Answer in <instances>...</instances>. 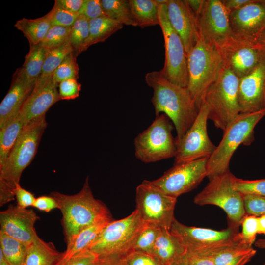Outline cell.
<instances>
[{"instance_id":"cell-1","label":"cell","mask_w":265,"mask_h":265,"mask_svg":"<svg viewBox=\"0 0 265 265\" xmlns=\"http://www.w3.org/2000/svg\"><path fill=\"white\" fill-rule=\"evenodd\" d=\"M148 86L153 89L151 99L156 116L162 112L173 122L180 139L196 119L199 109L186 87L175 84L165 78L160 71L147 73Z\"/></svg>"},{"instance_id":"cell-2","label":"cell","mask_w":265,"mask_h":265,"mask_svg":"<svg viewBox=\"0 0 265 265\" xmlns=\"http://www.w3.org/2000/svg\"><path fill=\"white\" fill-rule=\"evenodd\" d=\"M47 126L45 115L34 119L21 131L3 164L0 166V205L14 200L23 171L30 164Z\"/></svg>"},{"instance_id":"cell-3","label":"cell","mask_w":265,"mask_h":265,"mask_svg":"<svg viewBox=\"0 0 265 265\" xmlns=\"http://www.w3.org/2000/svg\"><path fill=\"white\" fill-rule=\"evenodd\" d=\"M50 195L56 201L62 213L61 224L67 245L84 229L100 221L112 219L106 206L94 197L88 176L77 194L67 195L54 191Z\"/></svg>"},{"instance_id":"cell-4","label":"cell","mask_w":265,"mask_h":265,"mask_svg":"<svg viewBox=\"0 0 265 265\" xmlns=\"http://www.w3.org/2000/svg\"><path fill=\"white\" fill-rule=\"evenodd\" d=\"M169 230L189 255L211 257L229 248L249 246L244 241L239 228L233 226H228L225 229L215 230L187 226L175 218Z\"/></svg>"},{"instance_id":"cell-5","label":"cell","mask_w":265,"mask_h":265,"mask_svg":"<svg viewBox=\"0 0 265 265\" xmlns=\"http://www.w3.org/2000/svg\"><path fill=\"white\" fill-rule=\"evenodd\" d=\"M265 116V108L250 113H240L225 131L222 138L207 164L209 179L229 170L231 159L241 144L250 145L254 140V128Z\"/></svg>"},{"instance_id":"cell-6","label":"cell","mask_w":265,"mask_h":265,"mask_svg":"<svg viewBox=\"0 0 265 265\" xmlns=\"http://www.w3.org/2000/svg\"><path fill=\"white\" fill-rule=\"evenodd\" d=\"M239 79L223 67L217 79L207 90L203 100L208 119L223 132L240 113L238 102Z\"/></svg>"},{"instance_id":"cell-7","label":"cell","mask_w":265,"mask_h":265,"mask_svg":"<svg viewBox=\"0 0 265 265\" xmlns=\"http://www.w3.org/2000/svg\"><path fill=\"white\" fill-rule=\"evenodd\" d=\"M188 81L187 89L199 110L205 93L217 79L223 68L219 51L200 39L187 55Z\"/></svg>"},{"instance_id":"cell-8","label":"cell","mask_w":265,"mask_h":265,"mask_svg":"<svg viewBox=\"0 0 265 265\" xmlns=\"http://www.w3.org/2000/svg\"><path fill=\"white\" fill-rule=\"evenodd\" d=\"M235 176L229 171L209 179L206 186L194 199L197 205H212L226 213L228 226L238 227L246 215L242 195L233 186Z\"/></svg>"},{"instance_id":"cell-9","label":"cell","mask_w":265,"mask_h":265,"mask_svg":"<svg viewBox=\"0 0 265 265\" xmlns=\"http://www.w3.org/2000/svg\"><path fill=\"white\" fill-rule=\"evenodd\" d=\"M173 126L165 114L156 116L153 123L134 141L135 156L144 163L175 157L177 147L172 132Z\"/></svg>"},{"instance_id":"cell-10","label":"cell","mask_w":265,"mask_h":265,"mask_svg":"<svg viewBox=\"0 0 265 265\" xmlns=\"http://www.w3.org/2000/svg\"><path fill=\"white\" fill-rule=\"evenodd\" d=\"M144 224L136 210L123 219L112 220L104 228L89 250L98 257L123 256L131 251L133 241Z\"/></svg>"},{"instance_id":"cell-11","label":"cell","mask_w":265,"mask_h":265,"mask_svg":"<svg viewBox=\"0 0 265 265\" xmlns=\"http://www.w3.org/2000/svg\"><path fill=\"white\" fill-rule=\"evenodd\" d=\"M159 20L164 40L165 57L163 67L160 71L170 82L187 87L188 81L187 55L180 36L169 21L166 4L159 5Z\"/></svg>"},{"instance_id":"cell-12","label":"cell","mask_w":265,"mask_h":265,"mask_svg":"<svg viewBox=\"0 0 265 265\" xmlns=\"http://www.w3.org/2000/svg\"><path fill=\"white\" fill-rule=\"evenodd\" d=\"M136 209L144 223L170 229L175 219L177 198L155 186L151 181L144 180L136 189Z\"/></svg>"},{"instance_id":"cell-13","label":"cell","mask_w":265,"mask_h":265,"mask_svg":"<svg viewBox=\"0 0 265 265\" xmlns=\"http://www.w3.org/2000/svg\"><path fill=\"white\" fill-rule=\"evenodd\" d=\"M208 109L203 102L198 115L183 137L176 140V154L174 164L209 158L216 147L210 140L207 132Z\"/></svg>"},{"instance_id":"cell-14","label":"cell","mask_w":265,"mask_h":265,"mask_svg":"<svg viewBox=\"0 0 265 265\" xmlns=\"http://www.w3.org/2000/svg\"><path fill=\"white\" fill-rule=\"evenodd\" d=\"M208 158L174 164L152 184L165 194L177 198L196 187L207 177Z\"/></svg>"},{"instance_id":"cell-15","label":"cell","mask_w":265,"mask_h":265,"mask_svg":"<svg viewBox=\"0 0 265 265\" xmlns=\"http://www.w3.org/2000/svg\"><path fill=\"white\" fill-rule=\"evenodd\" d=\"M229 14L221 0H205L196 16L200 39L218 50L232 36Z\"/></svg>"},{"instance_id":"cell-16","label":"cell","mask_w":265,"mask_h":265,"mask_svg":"<svg viewBox=\"0 0 265 265\" xmlns=\"http://www.w3.org/2000/svg\"><path fill=\"white\" fill-rule=\"evenodd\" d=\"M223 67L239 79L251 72L265 52L257 41L232 36L218 50Z\"/></svg>"},{"instance_id":"cell-17","label":"cell","mask_w":265,"mask_h":265,"mask_svg":"<svg viewBox=\"0 0 265 265\" xmlns=\"http://www.w3.org/2000/svg\"><path fill=\"white\" fill-rule=\"evenodd\" d=\"M238 102L240 113H254L265 108V52L254 69L239 79Z\"/></svg>"},{"instance_id":"cell-18","label":"cell","mask_w":265,"mask_h":265,"mask_svg":"<svg viewBox=\"0 0 265 265\" xmlns=\"http://www.w3.org/2000/svg\"><path fill=\"white\" fill-rule=\"evenodd\" d=\"M229 19L233 36L257 41L265 29V0H252L231 11Z\"/></svg>"},{"instance_id":"cell-19","label":"cell","mask_w":265,"mask_h":265,"mask_svg":"<svg viewBox=\"0 0 265 265\" xmlns=\"http://www.w3.org/2000/svg\"><path fill=\"white\" fill-rule=\"evenodd\" d=\"M39 217L32 209L10 205L0 212V230L8 236L30 245L37 233L35 222Z\"/></svg>"},{"instance_id":"cell-20","label":"cell","mask_w":265,"mask_h":265,"mask_svg":"<svg viewBox=\"0 0 265 265\" xmlns=\"http://www.w3.org/2000/svg\"><path fill=\"white\" fill-rule=\"evenodd\" d=\"M58 86L53 76L47 79L37 80L32 92L18 113L25 126L34 119L45 116L49 108L61 100Z\"/></svg>"},{"instance_id":"cell-21","label":"cell","mask_w":265,"mask_h":265,"mask_svg":"<svg viewBox=\"0 0 265 265\" xmlns=\"http://www.w3.org/2000/svg\"><path fill=\"white\" fill-rule=\"evenodd\" d=\"M166 5L169 21L180 36L187 55L200 39L196 17L185 0H169Z\"/></svg>"},{"instance_id":"cell-22","label":"cell","mask_w":265,"mask_h":265,"mask_svg":"<svg viewBox=\"0 0 265 265\" xmlns=\"http://www.w3.org/2000/svg\"><path fill=\"white\" fill-rule=\"evenodd\" d=\"M35 83L28 79L22 68L16 70L10 88L0 104V130L17 116Z\"/></svg>"},{"instance_id":"cell-23","label":"cell","mask_w":265,"mask_h":265,"mask_svg":"<svg viewBox=\"0 0 265 265\" xmlns=\"http://www.w3.org/2000/svg\"><path fill=\"white\" fill-rule=\"evenodd\" d=\"M163 265H171L186 254L178 239L166 228H161L152 252Z\"/></svg>"},{"instance_id":"cell-24","label":"cell","mask_w":265,"mask_h":265,"mask_svg":"<svg viewBox=\"0 0 265 265\" xmlns=\"http://www.w3.org/2000/svg\"><path fill=\"white\" fill-rule=\"evenodd\" d=\"M62 254L53 243L45 241L36 233L28 247L22 265H55Z\"/></svg>"},{"instance_id":"cell-25","label":"cell","mask_w":265,"mask_h":265,"mask_svg":"<svg viewBox=\"0 0 265 265\" xmlns=\"http://www.w3.org/2000/svg\"><path fill=\"white\" fill-rule=\"evenodd\" d=\"M112 219L104 220L93 224L79 232L67 244L59 260L55 265H63L74 255L89 249L104 228Z\"/></svg>"},{"instance_id":"cell-26","label":"cell","mask_w":265,"mask_h":265,"mask_svg":"<svg viewBox=\"0 0 265 265\" xmlns=\"http://www.w3.org/2000/svg\"><path fill=\"white\" fill-rule=\"evenodd\" d=\"M129 2L137 26L144 28L159 25V5L156 0H129Z\"/></svg>"},{"instance_id":"cell-27","label":"cell","mask_w":265,"mask_h":265,"mask_svg":"<svg viewBox=\"0 0 265 265\" xmlns=\"http://www.w3.org/2000/svg\"><path fill=\"white\" fill-rule=\"evenodd\" d=\"M14 26L23 33L30 45H34L40 44L47 34L51 25L47 14L34 19L23 18L17 21Z\"/></svg>"},{"instance_id":"cell-28","label":"cell","mask_w":265,"mask_h":265,"mask_svg":"<svg viewBox=\"0 0 265 265\" xmlns=\"http://www.w3.org/2000/svg\"><path fill=\"white\" fill-rule=\"evenodd\" d=\"M89 35L84 47L83 51L90 46L104 42L123 25L106 17H101L89 21Z\"/></svg>"},{"instance_id":"cell-29","label":"cell","mask_w":265,"mask_h":265,"mask_svg":"<svg viewBox=\"0 0 265 265\" xmlns=\"http://www.w3.org/2000/svg\"><path fill=\"white\" fill-rule=\"evenodd\" d=\"M256 253L252 246L241 245L226 249L210 257L215 265H245Z\"/></svg>"},{"instance_id":"cell-30","label":"cell","mask_w":265,"mask_h":265,"mask_svg":"<svg viewBox=\"0 0 265 265\" xmlns=\"http://www.w3.org/2000/svg\"><path fill=\"white\" fill-rule=\"evenodd\" d=\"M24 126L18 114L0 130V166L7 159Z\"/></svg>"},{"instance_id":"cell-31","label":"cell","mask_w":265,"mask_h":265,"mask_svg":"<svg viewBox=\"0 0 265 265\" xmlns=\"http://www.w3.org/2000/svg\"><path fill=\"white\" fill-rule=\"evenodd\" d=\"M106 17L124 26H136L131 13L129 0H101Z\"/></svg>"},{"instance_id":"cell-32","label":"cell","mask_w":265,"mask_h":265,"mask_svg":"<svg viewBox=\"0 0 265 265\" xmlns=\"http://www.w3.org/2000/svg\"><path fill=\"white\" fill-rule=\"evenodd\" d=\"M29 245L0 230V251L10 265H23Z\"/></svg>"},{"instance_id":"cell-33","label":"cell","mask_w":265,"mask_h":265,"mask_svg":"<svg viewBox=\"0 0 265 265\" xmlns=\"http://www.w3.org/2000/svg\"><path fill=\"white\" fill-rule=\"evenodd\" d=\"M47 49L40 44L30 45L28 53L25 56L21 67L28 79L36 82L42 73Z\"/></svg>"},{"instance_id":"cell-34","label":"cell","mask_w":265,"mask_h":265,"mask_svg":"<svg viewBox=\"0 0 265 265\" xmlns=\"http://www.w3.org/2000/svg\"><path fill=\"white\" fill-rule=\"evenodd\" d=\"M73 52L69 40L59 46L47 49L42 73L38 79H47L52 77L66 56Z\"/></svg>"},{"instance_id":"cell-35","label":"cell","mask_w":265,"mask_h":265,"mask_svg":"<svg viewBox=\"0 0 265 265\" xmlns=\"http://www.w3.org/2000/svg\"><path fill=\"white\" fill-rule=\"evenodd\" d=\"M89 35V20L84 16L79 15L71 26L69 37L73 53L77 56L84 52V47Z\"/></svg>"},{"instance_id":"cell-36","label":"cell","mask_w":265,"mask_h":265,"mask_svg":"<svg viewBox=\"0 0 265 265\" xmlns=\"http://www.w3.org/2000/svg\"><path fill=\"white\" fill-rule=\"evenodd\" d=\"M161 228L145 223L135 238L132 250L151 254Z\"/></svg>"},{"instance_id":"cell-37","label":"cell","mask_w":265,"mask_h":265,"mask_svg":"<svg viewBox=\"0 0 265 265\" xmlns=\"http://www.w3.org/2000/svg\"><path fill=\"white\" fill-rule=\"evenodd\" d=\"M77 56L73 52L68 55L53 74V80L59 84L61 81L79 78V68Z\"/></svg>"},{"instance_id":"cell-38","label":"cell","mask_w":265,"mask_h":265,"mask_svg":"<svg viewBox=\"0 0 265 265\" xmlns=\"http://www.w3.org/2000/svg\"><path fill=\"white\" fill-rule=\"evenodd\" d=\"M71 29V27L52 26L39 44L47 49L59 46L69 40Z\"/></svg>"},{"instance_id":"cell-39","label":"cell","mask_w":265,"mask_h":265,"mask_svg":"<svg viewBox=\"0 0 265 265\" xmlns=\"http://www.w3.org/2000/svg\"><path fill=\"white\" fill-rule=\"evenodd\" d=\"M233 186L241 195L265 196V179L245 180L235 176Z\"/></svg>"},{"instance_id":"cell-40","label":"cell","mask_w":265,"mask_h":265,"mask_svg":"<svg viewBox=\"0 0 265 265\" xmlns=\"http://www.w3.org/2000/svg\"><path fill=\"white\" fill-rule=\"evenodd\" d=\"M52 26H58L63 27H71L78 16L79 14L70 12L55 3L51 9L47 13Z\"/></svg>"},{"instance_id":"cell-41","label":"cell","mask_w":265,"mask_h":265,"mask_svg":"<svg viewBox=\"0 0 265 265\" xmlns=\"http://www.w3.org/2000/svg\"><path fill=\"white\" fill-rule=\"evenodd\" d=\"M125 265H163L151 254L132 250L122 256Z\"/></svg>"},{"instance_id":"cell-42","label":"cell","mask_w":265,"mask_h":265,"mask_svg":"<svg viewBox=\"0 0 265 265\" xmlns=\"http://www.w3.org/2000/svg\"><path fill=\"white\" fill-rule=\"evenodd\" d=\"M241 225V236L246 244L252 246L258 234V217L246 214L243 218Z\"/></svg>"},{"instance_id":"cell-43","label":"cell","mask_w":265,"mask_h":265,"mask_svg":"<svg viewBox=\"0 0 265 265\" xmlns=\"http://www.w3.org/2000/svg\"><path fill=\"white\" fill-rule=\"evenodd\" d=\"M246 214L260 217L265 214V196L242 195Z\"/></svg>"},{"instance_id":"cell-44","label":"cell","mask_w":265,"mask_h":265,"mask_svg":"<svg viewBox=\"0 0 265 265\" xmlns=\"http://www.w3.org/2000/svg\"><path fill=\"white\" fill-rule=\"evenodd\" d=\"M59 95L61 100H72L79 97L81 84L77 79H70L63 80L58 84Z\"/></svg>"},{"instance_id":"cell-45","label":"cell","mask_w":265,"mask_h":265,"mask_svg":"<svg viewBox=\"0 0 265 265\" xmlns=\"http://www.w3.org/2000/svg\"><path fill=\"white\" fill-rule=\"evenodd\" d=\"M89 21L101 17H106L100 0H84L83 4L78 12Z\"/></svg>"},{"instance_id":"cell-46","label":"cell","mask_w":265,"mask_h":265,"mask_svg":"<svg viewBox=\"0 0 265 265\" xmlns=\"http://www.w3.org/2000/svg\"><path fill=\"white\" fill-rule=\"evenodd\" d=\"M97 258V255L87 249L74 255L63 265H94Z\"/></svg>"},{"instance_id":"cell-47","label":"cell","mask_w":265,"mask_h":265,"mask_svg":"<svg viewBox=\"0 0 265 265\" xmlns=\"http://www.w3.org/2000/svg\"><path fill=\"white\" fill-rule=\"evenodd\" d=\"M15 195L17 205L23 208L32 206L36 199L32 193L22 188L20 184L16 186Z\"/></svg>"},{"instance_id":"cell-48","label":"cell","mask_w":265,"mask_h":265,"mask_svg":"<svg viewBox=\"0 0 265 265\" xmlns=\"http://www.w3.org/2000/svg\"><path fill=\"white\" fill-rule=\"evenodd\" d=\"M32 207L46 212H49L54 209H58L56 201L51 195L41 196L36 198Z\"/></svg>"},{"instance_id":"cell-49","label":"cell","mask_w":265,"mask_h":265,"mask_svg":"<svg viewBox=\"0 0 265 265\" xmlns=\"http://www.w3.org/2000/svg\"><path fill=\"white\" fill-rule=\"evenodd\" d=\"M83 1L84 0H55L54 3L70 12L78 14Z\"/></svg>"},{"instance_id":"cell-50","label":"cell","mask_w":265,"mask_h":265,"mask_svg":"<svg viewBox=\"0 0 265 265\" xmlns=\"http://www.w3.org/2000/svg\"><path fill=\"white\" fill-rule=\"evenodd\" d=\"M94 265H125L122 256L109 255L98 257Z\"/></svg>"},{"instance_id":"cell-51","label":"cell","mask_w":265,"mask_h":265,"mask_svg":"<svg viewBox=\"0 0 265 265\" xmlns=\"http://www.w3.org/2000/svg\"><path fill=\"white\" fill-rule=\"evenodd\" d=\"M189 265H215L210 257L187 254Z\"/></svg>"},{"instance_id":"cell-52","label":"cell","mask_w":265,"mask_h":265,"mask_svg":"<svg viewBox=\"0 0 265 265\" xmlns=\"http://www.w3.org/2000/svg\"><path fill=\"white\" fill-rule=\"evenodd\" d=\"M252 0H221L225 8L230 12L241 8Z\"/></svg>"},{"instance_id":"cell-53","label":"cell","mask_w":265,"mask_h":265,"mask_svg":"<svg viewBox=\"0 0 265 265\" xmlns=\"http://www.w3.org/2000/svg\"><path fill=\"white\" fill-rule=\"evenodd\" d=\"M185 1L196 17L202 9L205 0H185Z\"/></svg>"},{"instance_id":"cell-54","label":"cell","mask_w":265,"mask_h":265,"mask_svg":"<svg viewBox=\"0 0 265 265\" xmlns=\"http://www.w3.org/2000/svg\"><path fill=\"white\" fill-rule=\"evenodd\" d=\"M258 234L265 235V214L258 217Z\"/></svg>"},{"instance_id":"cell-55","label":"cell","mask_w":265,"mask_h":265,"mask_svg":"<svg viewBox=\"0 0 265 265\" xmlns=\"http://www.w3.org/2000/svg\"><path fill=\"white\" fill-rule=\"evenodd\" d=\"M171 265H189L187 254L175 261Z\"/></svg>"},{"instance_id":"cell-56","label":"cell","mask_w":265,"mask_h":265,"mask_svg":"<svg viewBox=\"0 0 265 265\" xmlns=\"http://www.w3.org/2000/svg\"><path fill=\"white\" fill-rule=\"evenodd\" d=\"M257 42L265 49V29L258 38Z\"/></svg>"},{"instance_id":"cell-57","label":"cell","mask_w":265,"mask_h":265,"mask_svg":"<svg viewBox=\"0 0 265 265\" xmlns=\"http://www.w3.org/2000/svg\"><path fill=\"white\" fill-rule=\"evenodd\" d=\"M256 247L265 249V239H259L255 242Z\"/></svg>"},{"instance_id":"cell-58","label":"cell","mask_w":265,"mask_h":265,"mask_svg":"<svg viewBox=\"0 0 265 265\" xmlns=\"http://www.w3.org/2000/svg\"><path fill=\"white\" fill-rule=\"evenodd\" d=\"M0 265H10L5 260L1 251H0Z\"/></svg>"},{"instance_id":"cell-59","label":"cell","mask_w":265,"mask_h":265,"mask_svg":"<svg viewBox=\"0 0 265 265\" xmlns=\"http://www.w3.org/2000/svg\"><path fill=\"white\" fill-rule=\"evenodd\" d=\"M157 2L159 4H166L169 0H156Z\"/></svg>"},{"instance_id":"cell-60","label":"cell","mask_w":265,"mask_h":265,"mask_svg":"<svg viewBox=\"0 0 265 265\" xmlns=\"http://www.w3.org/2000/svg\"><path fill=\"white\" fill-rule=\"evenodd\" d=\"M264 265H265V264Z\"/></svg>"}]
</instances>
